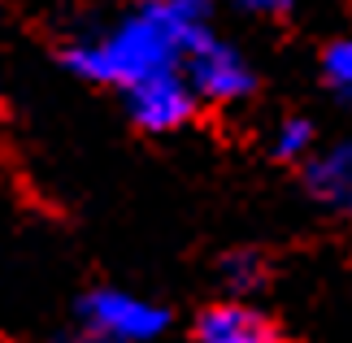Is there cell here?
Wrapping results in <instances>:
<instances>
[{"label": "cell", "instance_id": "obj_5", "mask_svg": "<svg viewBox=\"0 0 352 343\" xmlns=\"http://www.w3.org/2000/svg\"><path fill=\"white\" fill-rule=\"evenodd\" d=\"M192 343H287V339L274 326V318H265L261 309L222 300V305H209L196 318Z\"/></svg>", "mask_w": 352, "mask_h": 343}, {"label": "cell", "instance_id": "obj_8", "mask_svg": "<svg viewBox=\"0 0 352 343\" xmlns=\"http://www.w3.org/2000/svg\"><path fill=\"white\" fill-rule=\"evenodd\" d=\"M322 83L331 87L340 104H352V31L331 39L327 52H322Z\"/></svg>", "mask_w": 352, "mask_h": 343}, {"label": "cell", "instance_id": "obj_10", "mask_svg": "<svg viewBox=\"0 0 352 343\" xmlns=\"http://www.w3.org/2000/svg\"><path fill=\"white\" fill-rule=\"evenodd\" d=\"M239 13H248V18H265V22H278L287 18V13L300 5V0H231Z\"/></svg>", "mask_w": 352, "mask_h": 343}, {"label": "cell", "instance_id": "obj_2", "mask_svg": "<svg viewBox=\"0 0 352 343\" xmlns=\"http://www.w3.org/2000/svg\"><path fill=\"white\" fill-rule=\"evenodd\" d=\"M170 313L126 287H96L74 309L78 343H153L166 335Z\"/></svg>", "mask_w": 352, "mask_h": 343}, {"label": "cell", "instance_id": "obj_6", "mask_svg": "<svg viewBox=\"0 0 352 343\" xmlns=\"http://www.w3.org/2000/svg\"><path fill=\"white\" fill-rule=\"evenodd\" d=\"M305 187L322 209L352 217V135L318 148L305 161Z\"/></svg>", "mask_w": 352, "mask_h": 343}, {"label": "cell", "instance_id": "obj_7", "mask_svg": "<svg viewBox=\"0 0 352 343\" xmlns=\"http://www.w3.org/2000/svg\"><path fill=\"white\" fill-rule=\"evenodd\" d=\"M270 153L278 161H305L318 153V135H314V122L309 118H283L274 135H270Z\"/></svg>", "mask_w": 352, "mask_h": 343}, {"label": "cell", "instance_id": "obj_4", "mask_svg": "<svg viewBox=\"0 0 352 343\" xmlns=\"http://www.w3.org/2000/svg\"><path fill=\"white\" fill-rule=\"evenodd\" d=\"M126 96V113L140 131L148 135H170L192 122L200 96L192 91V83H187L183 70H166V74H153L144 78V83H135Z\"/></svg>", "mask_w": 352, "mask_h": 343}, {"label": "cell", "instance_id": "obj_1", "mask_svg": "<svg viewBox=\"0 0 352 343\" xmlns=\"http://www.w3.org/2000/svg\"><path fill=\"white\" fill-rule=\"evenodd\" d=\"M213 26V0H135L104 31L74 39L61 52L78 78L131 91L166 70H183L187 48Z\"/></svg>", "mask_w": 352, "mask_h": 343}, {"label": "cell", "instance_id": "obj_3", "mask_svg": "<svg viewBox=\"0 0 352 343\" xmlns=\"http://www.w3.org/2000/svg\"><path fill=\"white\" fill-rule=\"evenodd\" d=\"M183 74L192 91L200 96V104H239L248 100L252 87H256V74H252V61L222 39L218 31H209L187 48V61H183Z\"/></svg>", "mask_w": 352, "mask_h": 343}, {"label": "cell", "instance_id": "obj_9", "mask_svg": "<svg viewBox=\"0 0 352 343\" xmlns=\"http://www.w3.org/2000/svg\"><path fill=\"white\" fill-rule=\"evenodd\" d=\"M265 274H270V265H265V256L256 248H235V252L222 256V283L231 287V296L256 291V287L265 283Z\"/></svg>", "mask_w": 352, "mask_h": 343}]
</instances>
